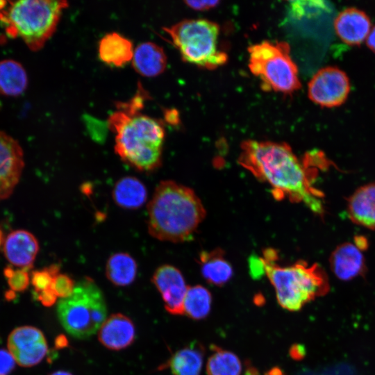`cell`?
<instances>
[{
  "mask_svg": "<svg viewBox=\"0 0 375 375\" xmlns=\"http://www.w3.org/2000/svg\"><path fill=\"white\" fill-rule=\"evenodd\" d=\"M15 360L9 351L0 349V375H6L15 367Z\"/></svg>",
  "mask_w": 375,
  "mask_h": 375,
  "instance_id": "30",
  "label": "cell"
},
{
  "mask_svg": "<svg viewBox=\"0 0 375 375\" xmlns=\"http://www.w3.org/2000/svg\"><path fill=\"white\" fill-rule=\"evenodd\" d=\"M349 91L350 83L346 74L333 67L319 70L310 81L308 89L310 100L328 108L342 104Z\"/></svg>",
  "mask_w": 375,
  "mask_h": 375,
  "instance_id": "9",
  "label": "cell"
},
{
  "mask_svg": "<svg viewBox=\"0 0 375 375\" xmlns=\"http://www.w3.org/2000/svg\"><path fill=\"white\" fill-rule=\"evenodd\" d=\"M8 348L16 362L22 367H32L38 364L48 350L42 332L30 326L14 329L8 336Z\"/></svg>",
  "mask_w": 375,
  "mask_h": 375,
  "instance_id": "10",
  "label": "cell"
},
{
  "mask_svg": "<svg viewBox=\"0 0 375 375\" xmlns=\"http://www.w3.org/2000/svg\"><path fill=\"white\" fill-rule=\"evenodd\" d=\"M205 349L195 342L179 349L161 368H169L173 375H199L203 363Z\"/></svg>",
  "mask_w": 375,
  "mask_h": 375,
  "instance_id": "20",
  "label": "cell"
},
{
  "mask_svg": "<svg viewBox=\"0 0 375 375\" xmlns=\"http://www.w3.org/2000/svg\"><path fill=\"white\" fill-rule=\"evenodd\" d=\"M131 61L136 72L145 77L160 75L167 62L163 49L151 42L140 44L134 50Z\"/></svg>",
  "mask_w": 375,
  "mask_h": 375,
  "instance_id": "18",
  "label": "cell"
},
{
  "mask_svg": "<svg viewBox=\"0 0 375 375\" xmlns=\"http://www.w3.org/2000/svg\"><path fill=\"white\" fill-rule=\"evenodd\" d=\"M240 165L272 188L278 199L303 203L311 211L323 215V193L313 186L316 167H326L320 151H312L300 160L286 143L248 140L241 145Z\"/></svg>",
  "mask_w": 375,
  "mask_h": 375,
  "instance_id": "1",
  "label": "cell"
},
{
  "mask_svg": "<svg viewBox=\"0 0 375 375\" xmlns=\"http://www.w3.org/2000/svg\"><path fill=\"white\" fill-rule=\"evenodd\" d=\"M112 198L119 207L135 210L142 206L147 199L144 184L133 176H125L119 179L112 190Z\"/></svg>",
  "mask_w": 375,
  "mask_h": 375,
  "instance_id": "22",
  "label": "cell"
},
{
  "mask_svg": "<svg viewBox=\"0 0 375 375\" xmlns=\"http://www.w3.org/2000/svg\"><path fill=\"white\" fill-rule=\"evenodd\" d=\"M3 235L2 230L0 228V246L3 243Z\"/></svg>",
  "mask_w": 375,
  "mask_h": 375,
  "instance_id": "40",
  "label": "cell"
},
{
  "mask_svg": "<svg viewBox=\"0 0 375 375\" xmlns=\"http://www.w3.org/2000/svg\"><path fill=\"white\" fill-rule=\"evenodd\" d=\"M108 118L115 133V151L128 165L142 172L156 169L162 162L165 132L161 121L119 105Z\"/></svg>",
  "mask_w": 375,
  "mask_h": 375,
  "instance_id": "3",
  "label": "cell"
},
{
  "mask_svg": "<svg viewBox=\"0 0 375 375\" xmlns=\"http://www.w3.org/2000/svg\"><path fill=\"white\" fill-rule=\"evenodd\" d=\"M35 294L36 299L40 301L43 306L47 307L53 306L56 303L58 297L51 288L40 292L35 293Z\"/></svg>",
  "mask_w": 375,
  "mask_h": 375,
  "instance_id": "31",
  "label": "cell"
},
{
  "mask_svg": "<svg viewBox=\"0 0 375 375\" xmlns=\"http://www.w3.org/2000/svg\"><path fill=\"white\" fill-rule=\"evenodd\" d=\"M330 266L333 274L342 281H349L362 275L365 269L361 250L350 242L338 246L332 252Z\"/></svg>",
  "mask_w": 375,
  "mask_h": 375,
  "instance_id": "15",
  "label": "cell"
},
{
  "mask_svg": "<svg viewBox=\"0 0 375 375\" xmlns=\"http://www.w3.org/2000/svg\"><path fill=\"white\" fill-rule=\"evenodd\" d=\"M306 354V349L301 344H293L290 349V355L294 360H301Z\"/></svg>",
  "mask_w": 375,
  "mask_h": 375,
  "instance_id": "33",
  "label": "cell"
},
{
  "mask_svg": "<svg viewBox=\"0 0 375 375\" xmlns=\"http://www.w3.org/2000/svg\"><path fill=\"white\" fill-rule=\"evenodd\" d=\"M260 258L264 272L273 285L277 301L284 309L298 311L330 289L328 279L317 263L303 260L291 265H278L275 250L266 249Z\"/></svg>",
  "mask_w": 375,
  "mask_h": 375,
  "instance_id": "4",
  "label": "cell"
},
{
  "mask_svg": "<svg viewBox=\"0 0 375 375\" xmlns=\"http://www.w3.org/2000/svg\"><path fill=\"white\" fill-rule=\"evenodd\" d=\"M334 26L336 33L344 42L356 45L367 38L371 24L365 12L350 8L339 13L335 19Z\"/></svg>",
  "mask_w": 375,
  "mask_h": 375,
  "instance_id": "16",
  "label": "cell"
},
{
  "mask_svg": "<svg viewBox=\"0 0 375 375\" xmlns=\"http://www.w3.org/2000/svg\"><path fill=\"white\" fill-rule=\"evenodd\" d=\"M28 78L23 66L12 60L0 62V93L8 96L21 94L26 88Z\"/></svg>",
  "mask_w": 375,
  "mask_h": 375,
  "instance_id": "24",
  "label": "cell"
},
{
  "mask_svg": "<svg viewBox=\"0 0 375 375\" xmlns=\"http://www.w3.org/2000/svg\"><path fill=\"white\" fill-rule=\"evenodd\" d=\"M165 120L172 124H177L179 122V115L177 110L169 109L165 112Z\"/></svg>",
  "mask_w": 375,
  "mask_h": 375,
  "instance_id": "34",
  "label": "cell"
},
{
  "mask_svg": "<svg viewBox=\"0 0 375 375\" xmlns=\"http://www.w3.org/2000/svg\"><path fill=\"white\" fill-rule=\"evenodd\" d=\"M210 348L212 354L206 364L208 375H241L242 367L238 356L216 345Z\"/></svg>",
  "mask_w": 375,
  "mask_h": 375,
  "instance_id": "25",
  "label": "cell"
},
{
  "mask_svg": "<svg viewBox=\"0 0 375 375\" xmlns=\"http://www.w3.org/2000/svg\"><path fill=\"white\" fill-rule=\"evenodd\" d=\"M68 345V340L63 335H58L55 340V346L57 349H62Z\"/></svg>",
  "mask_w": 375,
  "mask_h": 375,
  "instance_id": "35",
  "label": "cell"
},
{
  "mask_svg": "<svg viewBox=\"0 0 375 375\" xmlns=\"http://www.w3.org/2000/svg\"><path fill=\"white\" fill-rule=\"evenodd\" d=\"M24 166L23 151L19 142L0 131V201L12 193Z\"/></svg>",
  "mask_w": 375,
  "mask_h": 375,
  "instance_id": "11",
  "label": "cell"
},
{
  "mask_svg": "<svg viewBox=\"0 0 375 375\" xmlns=\"http://www.w3.org/2000/svg\"><path fill=\"white\" fill-rule=\"evenodd\" d=\"M133 53L132 42L116 32L105 35L99 42V57L101 61L109 65H124L132 60Z\"/></svg>",
  "mask_w": 375,
  "mask_h": 375,
  "instance_id": "19",
  "label": "cell"
},
{
  "mask_svg": "<svg viewBox=\"0 0 375 375\" xmlns=\"http://www.w3.org/2000/svg\"><path fill=\"white\" fill-rule=\"evenodd\" d=\"M106 313L103 294L90 277L76 283L72 294L61 299L57 305L60 324L69 334L78 339L93 335L105 322Z\"/></svg>",
  "mask_w": 375,
  "mask_h": 375,
  "instance_id": "6",
  "label": "cell"
},
{
  "mask_svg": "<svg viewBox=\"0 0 375 375\" xmlns=\"http://www.w3.org/2000/svg\"><path fill=\"white\" fill-rule=\"evenodd\" d=\"M5 3H6V1H0V10L4 7Z\"/></svg>",
  "mask_w": 375,
  "mask_h": 375,
  "instance_id": "41",
  "label": "cell"
},
{
  "mask_svg": "<svg viewBox=\"0 0 375 375\" xmlns=\"http://www.w3.org/2000/svg\"><path fill=\"white\" fill-rule=\"evenodd\" d=\"M3 15L8 33L19 37L32 51L41 49L55 32L66 1L21 0L10 2Z\"/></svg>",
  "mask_w": 375,
  "mask_h": 375,
  "instance_id": "5",
  "label": "cell"
},
{
  "mask_svg": "<svg viewBox=\"0 0 375 375\" xmlns=\"http://www.w3.org/2000/svg\"><path fill=\"white\" fill-rule=\"evenodd\" d=\"M28 270L24 268L14 269L10 266L3 269V274L7 278L11 290L23 292L28 288L30 283Z\"/></svg>",
  "mask_w": 375,
  "mask_h": 375,
  "instance_id": "28",
  "label": "cell"
},
{
  "mask_svg": "<svg viewBox=\"0 0 375 375\" xmlns=\"http://www.w3.org/2000/svg\"><path fill=\"white\" fill-rule=\"evenodd\" d=\"M135 329L132 320L122 313L111 315L99 329L98 339L107 349L119 351L135 340Z\"/></svg>",
  "mask_w": 375,
  "mask_h": 375,
  "instance_id": "14",
  "label": "cell"
},
{
  "mask_svg": "<svg viewBox=\"0 0 375 375\" xmlns=\"http://www.w3.org/2000/svg\"><path fill=\"white\" fill-rule=\"evenodd\" d=\"M164 31L185 62L214 69L227 61V54L219 47V27L213 22L185 19Z\"/></svg>",
  "mask_w": 375,
  "mask_h": 375,
  "instance_id": "7",
  "label": "cell"
},
{
  "mask_svg": "<svg viewBox=\"0 0 375 375\" xmlns=\"http://www.w3.org/2000/svg\"><path fill=\"white\" fill-rule=\"evenodd\" d=\"M249 68L270 90L290 94L301 87L298 69L285 42L262 41L248 49Z\"/></svg>",
  "mask_w": 375,
  "mask_h": 375,
  "instance_id": "8",
  "label": "cell"
},
{
  "mask_svg": "<svg viewBox=\"0 0 375 375\" xmlns=\"http://www.w3.org/2000/svg\"><path fill=\"white\" fill-rule=\"evenodd\" d=\"M206 217L204 206L194 191L171 180L156 186L148 204V231L162 241L190 240Z\"/></svg>",
  "mask_w": 375,
  "mask_h": 375,
  "instance_id": "2",
  "label": "cell"
},
{
  "mask_svg": "<svg viewBox=\"0 0 375 375\" xmlns=\"http://www.w3.org/2000/svg\"><path fill=\"white\" fill-rule=\"evenodd\" d=\"M58 265H51L40 270L31 273V281L34 287L35 293L51 288L54 278L60 273Z\"/></svg>",
  "mask_w": 375,
  "mask_h": 375,
  "instance_id": "27",
  "label": "cell"
},
{
  "mask_svg": "<svg viewBox=\"0 0 375 375\" xmlns=\"http://www.w3.org/2000/svg\"><path fill=\"white\" fill-rule=\"evenodd\" d=\"M347 213L353 222L375 230V183L362 185L353 192L348 199Z\"/></svg>",
  "mask_w": 375,
  "mask_h": 375,
  "instance_id": "17",
  "label": "cell"
},
{
  "mask_svg": "<svg viewBox=\"0 0 375 375\" xmlns=\"http://www.w3.org/2000/svg\"><path fill=\"white\" fill-rule=\"evenodd\" d=\"M137 270L135 260L124 252L111 255L106 265V277L117 286H126L131 284L136 277Z\"/></svg>",
  "mask_w": 375,
  "mask_h": 375,
  "instance_id": "23",
  "label": "cell"
},
{
  "mask_svg": "<svg viewBox=\"0 0 375 375\" xmlns=\"http://www.w3.org/2000/svg\"><path fill=\"white\" fill-rule=\"evenodd\" d=\"M361 251L365 249L367 246V242L366 241V239H365L363 237L358 236L355 239V243H354Z\"/></svg>",
  "mask_w": 375,
  "mask_h": 375,
  "instance_id": "37",
  "label": "cell"
},
{
  "mask_svg": "<svg viewBox=\"0 0 375 375\" xmlns=\"http://www.w3.org/2000/svg\"><path fill=\"white\" fill-rule=\"evenodd\" d=\"M49 375H73V374L67 371L59 370V371L54 372L50 374Z\"/></svg>",
  "mask_w": 375,
  "mask_h": 375,
  "instance_id": "38",
  "label": "cell"
},
{
  "mask_svg": "<svg viewBox=\"0 0 375 375\" xmlns=\"http://www.w3.org/2000/svg\"><path fill=\"white\" fill-rule=\"evenodd\" d=\"M151 280L161 294L166 310L174 315H183V302L188 288L180 270L163 265L156 269Z\"/></svg>",
  "mask_w": 375,
  "mask_h": 375,
  "instance_id": "12",
  "label": "cell"
},
{
  "mask_svg": "<svg viewBox=\"0 0 375 375\" xmlns=\"http://www.w3.org/2000/svg\"><path fill=\"white\" fill-rule=\"evenodd\" d=\"M199 264L203 277L210 284L221 286L232 277L233 271L230 262L220 249L203 251L199 255Z\"/></svg>",
  "mask_w": 375,
  "mask_h": 375,
  "instance_id": "21",
  "label": "cell"
},
{
  "mask_svg": "<svg viewBox=\"0 0 375 375\" xmlns=\"http://www.w3.org/2000/svg\"><path fill=\"white\" fill-rule=\"evenodd\" d=\"M76 283L67 274L59 273L53 279L51 288L57 297L65 299L69 297Z\"/></svg>",
  "mask_w": 375,
  "mask_h": 375,
  "instance_id": "29",
  "label": "cell"
},
{
  "mask_svg": "<svg viewBox=\"0 0 375 375\" xmlns=\"http://www.w3.org/2000/svg\"><path fill=\"white\" fill-rule=\"evenodd\" d=\"M15 297V292L12 290H9L6 292V297L7 299H12Z\"/></svg>",
  "mask_w": 375,
  "mask_h": 375,
  "instance_id": "39",
  "label": "cell"
},
{
  "mask_svg": "<svg viewBox=\"0 0 375 375\" xmlns=\"http://www.w3.org/2000/svg\"><path fill=\"white\" fill-rule=\"evenodd\" d=\"M39 251L36 238L25 230H16L10 233L3 242V253L6 259L20 268L32 267Z\"/></svg>",
  "mask_w": 375,
  "mask_h": 375,
  "instance_id": "13",
  "label": "cell"
},
{
  "mask_svg": "<svg viewBox=\"0 0 375 375\" xmlns=\"http://www.w3.org/2000/svg\"><path fill=\"white\" fill-rule=\"evenodd\" d=\"M367 46L375 52V27L369 32L367 38Z\"/></svg>",
  "mask_w": 375,
  "mask_h": 375,
  "instance_id": "36",
  "label": "cell"
},
{
  "mask_svg": "<svg viewBox=\"0 0 375 375\" xmlns=\"http://www.w3.org/2000/svg\"><path fill=\"white\" fill-rule=\"evenodd\" d=\"M211 304L210 292L202 285H194L188 289L183 302V312L193 319H202L208 315Z\"/></svg>",
  "mask_w": 375,
  "mask_h": 375,
  "instance_id": "26",
  "label": "cell"
},
{
  "mask_svg": "<svg viewBox=\"0 0 375 375\" xmlns=\"http://www.w3.org/2000/svg\"><path fill=\"white\" fill-rule=\"evenodd\" d=\"M185 3L190 8L196 10H207L216 7L219 1H186Z\"/></svg>",
  "mask_w": 375,
  "mask_h": 375,
  "instance_id": "32",
  "label": "cell"
}]
</instances>
